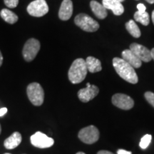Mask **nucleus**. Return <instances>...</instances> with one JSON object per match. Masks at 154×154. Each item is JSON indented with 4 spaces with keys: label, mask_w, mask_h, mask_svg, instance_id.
<instances>
[{
    "label": "nucleus",
    "mask_w": 154,
    "mask_h": 154,
    "mask_svg": "<svg viewBox=\"0 0 154 154\" xmlns=\"http://www.w3.org/2000/svg\"><path fill=\"white\" fill-rule=\"evenodd\" d=\"M113 66L117 74L123 79L131 84H137L138 78L134 68L122 58L115 57L113 59Z\"/></svg>",
    "instance_id": "nucleus-1"
},
{
    "label": "nucleus",
    "mask_w": 154,
    "mask_h": 154,
    "mask_svg": "<svg viewBox=\"0 0 154 154\" xmlns=\"http://www.w3.org/2000/svg\"><path fill=\"white\" fill-rule=\"evenodd\" d=\"M87 72L86 61L82 58L76 59L72 63L69 70V79L74 84H79L85 79Z\"/></svg>",
    "instance_id": "nucleus-2"
},
{
    "label": "nucleus",
    "mask_w": 154,
    "mask_h": 154,
    "mask_svg": "<svg viewBox=\"0 0 154 154\" xmlns=\"http://www.w3.org/2000/svg\"><path fill=\"white\" fill-rule=\"evenodd\" d=\"M26 94L33 105L39 106L44 103V91L42 86L38 83L34 82L29 84L26 88Z\"/></svg>",
    "instance_id": "nucleus-3"
},
{
    "label": "nucleus",
    "mask_w": 154,
    "mask_h": 154,
    "mask_svg": "<svg viewBox=\"0 0 154 154\" xmlns=\"http://www.w3.org/2000/svg\"><path fill=\"white\" fill-rule=\"evenodd\" d=\"M74 22L82 30L88 32H94L99 29V24L93 18L86 14H79L75 17Z\"/></svg>",
    "instance_id": "nucleus-4"
},
{
    "label": "nucleus",
    "mask_w": 154,
    "mask_h": 154,
    "mask_svg": "<svg viewBox=\"0 0 154 154\" xmlns=\"http://www.w3.org/2000/svg\"><path fill=\"white\" fill-rule=\"evenodd\" d=\"M40 42L36 38L28 39L25 43L22 50V54L24 60L27 62L33 61L40 50Z\"/></svg>",
    "instance_id": "nucleus-5"
},
{
    "label": "nucleus",
    "mask_w": 154,
    "mask_h": 154,
    "mask_svg": "<svg viewBox=\"0 0 154 154\" xmlns=\"http://www.w3.org/2000/svg\"><path fill=\"white\" fill-rule=\"evenodd\" d=\"M78 136L83 143L93 144L99 140V131L96 126L91 125L81 129L79 132Z\"/></svg>",
    "instance_id": "nucleus-6"
},
{
    "label": "nucleus",
    "mask_w": 154,
    "mask_h": 154,
    "mask_svg": "<svg viewBox=\"0 0 154 154\" xmlns=\"http://www.w3.org/2000/svg\"><path fill=\"white\" fill-rule=\"evenodd\" d=\"M27 11L31 16L42 17L47 14L49 7L45 0H35L28 5Z\"/></svg>",
    "instance_id": "nucleus-7"
},
{
    "label": "nucleus",
    "mask_w": 154,
    "mask_h": 154,
    "mask_svg": "<svg viewBox=\"0 0 154 154\" xmlns=\"http://www.w3.org/2000/svg\"><path fill=\"white\" fill-rule=\"evenodd\" d=\"M30 140L32 145L38 149H47L52 146L54 143V140L52 138L49 137L40 131H37L32 135Z\"/></svg>",
    "instance_id": "nucleus-8"
},
{
    "label": "nucleus",
    "mask_w": 154,
    "mask_h": 154,
    "mask_svg": "<svg viewBox=\"0 0 154 154\" xmlns=\"http://www.w3.org/2000/svg\"><path fill=\"white\" fill-rule=\"evenodd\" d=\"M112 103L115 106L123 110H129L134 106V100L129 96L124 94H116L113 95Z\"/></svg>",
    "instance_id": "nucleus-9"
},
{
    "label": "nucleus",
    "mask_w": 154,
    "mask_h": 154,
    "mask_svg": "<svg viewBox=\"0 0 154 154\" xmlns=\"http://www.w3.org/2000/svg\"><path fill=\"white\" fill-rule=\"evenodd\" d=\"M99 92V89L97 86L87 83L86 88H82L78 91V97L81 101L87 103L94 99L98 95Z\"/></svg>",
    "instance_id": "nucleus-10"
},
{
    "label": "nucleus",
    "mask_w": 154,
    "mask_h": 154,
    "mask_svg": "<svg viewBox=\"0 0 154 154\" xmlns=\"http://www.w3.org/2000/svg\"><path fill=\"white\" fill-rule=\"evenodd\" d=\"M130 50L135 54L138 59L143 62H149L151 61V50L147 49L146 47L140 44L133 43L130 45Z\"/></svg>",
    "instance_id": "nucleus-11"
},
{
    "label": "nucleus",
    "mask_w": 154,
    "mask_h": 154,
    "mask_svg": "<svg viewBox=\"0 0 154 154\" xmlns=\"http://www.w3.org/2000/svg\"><path fill=\"white\" fill-rule=\"evenodd\" d=\"M73 14V3L72 0H63L59 11V17L61 20H69Z\"/></svg>",
    "instance_id": "nucleus-12"
},
{
    "label": "nucleus",
    "mask_w": 154,
    "mask_h": 154,
    "mask_svg": "<svg viewBox=\"0 0 154 154\" xmlns=\"http://www.w3.org/2000/svg\"><path fill=\"white\" fill-rule=\"evenodd\" d=\"M102 5L106 9L112 11L116 16H120L124 11V6L118 0H102Z\"/></svg>",
    "instance_id": "nucleus-13"
},
{
    "label": "nucleus",
    "mask_w": 154,
    "mask_h": 154,
    "mask_svg": "<svg viewBox=\"0 0 154 154\" xmlns=\"http://www.w3.org/2000/svg\"><path fill=\"white\" fill-rule=\"evenodd\" d=\"M121 55H122V59L130 65H131L134 68L138 69L141 66L142 61L130 49H126L123 51Z\"/></svg>",
    "instance_id": "nucleus-14"
},
{
    "label": "nucleus",
    "mask_w": 154,
    "mask_h": 154,
    "mask_svg": "<svg viewBox=\"0 0 154 154\" xmlns=\"http://www.w3.org/2000/svg\"><path fill=\"white\" fill-rule=\"evenodd\" d=\"M22 140V137L20 133L17 131L14 132L9 138H7L5 140L4 146L7 149H14L21 143Z\"/></svg>",
    "instance_id": "nucleus-15"
},
{
    "label": "nucleus",
    "mask_w": 154,
    "mask_h": 154,
    "mask_svg": "<svg viewBox=\"0 0 154 154\" xmlns=\"http://www.w3.org/2000/svg\"><path fill=\"white\" fill-rule=\"evenodd\" d=\"M90 7L95 16L100 19H103L107 17V9L103 5L96 1H91L90 2Z\"/></svg>",
    "instance_id": "nucleus-16"
},
{
    "label": "nucleus",
    "mask_w": 154,
    "mask_h": 154,
    "mask_svg": "<svg viewBox=\"0 0 154 154\" xmlns=\"http://www.w3.org/2000/svg\"><path fill=\"white\" fill-rule=\"evenodd\" d=\"M86 64L88 71L91 73L99 72L102 69L101 61L95 57H88L86 59Z\"/></svg>",
    "instance_id": "nucleus-17"
},
{
    "label": "nucleus",
    "mask_w": 154,
    "mask_h": 154,
    "mask_svg": "<svg viewBox=\"0 0 154 154\" xmlns=\"http://www.w3.org/2000/svg\"><path fill=\"white\" fill-rule=\"evenodd\" d=\"M0 15L6 22L10 24H14L18 21V16L9 9H3L0 12Z\"/></svg>",
    "instance_id": "nucleus-18"
},
{
    "label": "nucleus",
    "mask_w": 154,
    "mask_h": 154,
    "mask_svg": "<svg viewBox=\"0 0 154 154\" xmlns=\"http://www.w3.org/2000/svg\"><path fill=\"white\" fill-rule=\"evenodd\" d=\"M126 28L131 35L135 38H139L140 36V31L134 20H130L126 24Z\"/></svg>",
    "instance_id": "nucleus-19"
},
{
    "label": "nucleus",
    "mask_w": 154,
    "mask_h": 154,
    "mask_svg": "<svg viewBox=\"0 0 154 154\" xmlns=\"http://www.w3.org/2000/svg\"><path fill=\"white\" fill-rule=\"evenodd\" d=\"M134 19L136 22H140L144 26H147L149 25L150 22L149 14V13L146 12H140V11H136L134 14Z\"/></svg>",
    "instance_id": "nucleus-20"
},
{
    "label": "nucleus",
    "mask_w": 154,
    "mask_h": 154,
    "mask_svg": "<svg viewBox=\"0 0 154 154\" xmlns=\"http://www.w3.org/2000/svg\"><path fill=\"white\" fill-rule=\"evenodd\" d=\"M152 140V136L150 134H146L143 136L140 139L139 146L142 149H146L151 143Z\"/></svg>",
    "instance_id": "nucleus-21"
},
{
    "label": "nucleus",
    "mask_w": 154,
    "mask_h": 154,
    "mask_svg": "<svg viewBox=\"0 0 154 154\" xmlns=\"http://www.w3.org/2000/svg\"><path fill=\"white\" fill-rule=\"evenodd\" d=\"M146 101L151 104L152 106L154 107V94L151 91H147L144 94Z\"/></svg>",
    "instance_id": "nucleus-22"
},
{
    "label": "nucleus",
    "mask_w": 154,
    "mask_h": 154,
    "mask_svg": "<svg viewBox=\"0 0 154 154\" xmlns=\"http://www.w3.org/2000/svg\"><path fill=\"white\" fill-rule=\"evenodd\" d=\"M5 5L9 8L13 9L17 7L19 4V0H4Z\"/></svg>",
    "instance_id": "nucleus-23"
},
{
    "label": "nucleus",
    "mask_w": 154,
    "mask_h": 154,
    "mask_svg": "<svg viewBox=\"0 0 154 154\" xmlns=\"http://www.w3.org/2000/svg\"><path fill=\"white\" fill-rule=\"evenodd\" d=\"M137 9L138 11H140V12H145L146 11V7L145 5H143V4H138V5H137Z\"/></svg>",
    "instance_id": "nucleus-24"
},
{
    "label": "nucleus",
    "mask_w": 154,
    "mask_h": 154,
    "mask_svg": "<svg viewBox=\"0 0 154 154\" xmlns=\"http://www.w3.org/2000/svg\"><path fill=\"white\" fill-rule=\"evenodd\" d=\"M117 154H132V153L131 151H126L124 149H119L117 151Z\"/></svg>",
    "instance_id": "nucleus-25"
},
{
    "label": "nucleus",
    "mask_w": 154,
    "mask_h": 154,
    "mask_svg": "<svg viewBox=\"0 0 154 154\" xmlns=\"http://www.w3.org/2000/svg\"><path fill=\"white\" fill-rule=\"evenodd\" d=\"M7 112V108H2V109H0V117L3 116L4 115H5Z\"/></svg>",
    "instance_id": "nucleus-26"
},
{
    "label": "nucleus",
    "mask_w": 154,
    "mask_h": 154,
    "mask_svg": "<svg viewBox=\"0 0 154 154\" xmlns=\"http://www.w3.org/2000/svg\"><path fill=\"white\" fill-rule=\"evenodd\" d=\"M97 154H114L112 152H110L109 151H100L97 153Z\"/></svg>",
    "instance_id": "nucleus-27"
},
{
    "label": "nucleus",
    "mask_w": 154,
    "mask_h": 154,
    "mask_svg": "<svg viewBox=\"0 0 154 154\" xmlns=\"http://www.w3.org/2000/svg\"><path fill=\"white\" fill-rule=\"evenodd\" d=\"M2 63H3V56H2V54L1 52V51H0V66L2 65Z\"/></svg>",
    "instance_id": "nucleus-28"
},
{
    "label": "nucleus",
    "mask_w": 154,
    "mask_h": 154,
    "mask_svg": "<svg viewBox=\"0 0 154 154\" xmlns=\"http://www.w3.org/2000/svg\"><path fill=\"white\" fill-rule=\"evenodd\" d=\"M151 52L152 59H153V60H154V48H153V49H152L151 50Z\"/></svg>",
    "instance_id": "nucleus-29"
},
{
    "label": "nucleus",
    "mask_w": 154,
    "mask_h": 154,
    "mask_svg": "<svg viewBox=\"0 0 154 154\" xmlns=\"http://www.w3.org/2000/svg\"><path fill=\"white\" fill-rule=\"evenodd\" d=\"M146 1L149 4H154V0H146Z\"/></svg>",
    "instance_id": "nucleus-30"
},
{
    "label": "nucleus",
    "mask_w": 154,
    "mask_h": 154,
    "mask_svg": "<svg viewBox=\"0 0 154 154\" xmlns=\"http://www.w3.org/2000/svg\"><path fill=\"white\" fill-rule=\"evenodd\" d=\"M152 21H153V23L154 24V10L153 11V12H152Z\"/></svg>",
    "instance_id": "nucleus-31"
},
{
    "label": "nucleus",
    "mask_w": 154,
    "mask_h": 154,
    "mask_svg": "<svg viewBox=\"0 0 154 154\" xmlns=\"http://www.w3.org/2000/svg\"><path fill=\"white\" fill-rule=\"evenodd\" d=\"M76 154H86V153H84V152H78V153H76Z\"/></svg>",
    "instance_id": "nucleus-32"
},
{
    "label": "nucleus",
    "mask_w": 154,
    "mask_h": 154,
    "mask_svg": "<svg viewBox=\"0 0 154 154\" xmlns=\"http://www.w3.org/2000/svg\"><path fill=\"white\" fill-rule=\"evenodd\" d=\"M1 132H2V128H1V125H0V134H1Z\"/></svg>",
    "instance_id": "nucleus-33"
},
{
    "label": "nucleus",
    "mask_w": 154,
    "mask_h": 154,
    "mask_svg": "<svg viewBox=\"0 0 154 154\" xmlns=\"http://www.w3.org/2000/svg\"><path fill=\"white\" fill-rule=\"evenodd\" d=\"M118 1H119V2H124V0H118Z\"/></svg>",
    "instance_id": "nucleus-34"
},
{
    "label": "nucleus",
    "mask_w": 154,
    "mask_h": 154,
    "mask_svg": "<svg viewBox=\"0 0 154 154\" xmlns=\"http://www.w3.org/2000/svg\"><path fill=\"white\" fill-rule=\"evenodd\" d=\"M5 154H11V153H5Z\"/></svg>",
    "instance_id": "nucleus-35"
}]
</instances>
